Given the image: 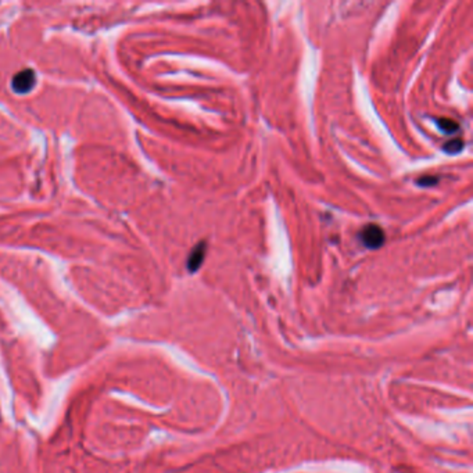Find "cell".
Returning a JSON list of instances; mask_svg holds the SVG:
<instances>
[{
    "label": "cell",
    "instance_id": "6",
    "mask_svg": "<svg viewBox=\"0 0 473 473\" xmlns=\"http://www.w3.org/2000/svg\"><path fill=\"white\" fill-rule=\"evenodd\" d=\"M437 182H439V179H437L436 176H423V178H421V179L418 181V185L428 188V186H433V185H436Z\"/></svg>",
    "mask_w": 473,
    "mask_h": 473
},
{
    "label": "cell",
    "instance_id": "1",
    "mask_svg": "<svg viewBox=\"0 0 473 473\" xmlns=\"http://www.w3.org/2000/svg\"><path fill=\"white\" fill-rule=\"evenodd\" d=\"M359 237H361L363 246L368 247V248H379V247H382V244L384 243V239H386L382 228L379 225H375V224H370V225H366L363 228L362 231L359 232Z\"/></svg>",
    "mask_w": 473,
    "mask_h": 473
},
{
    "label": "cell",
    "instance_id": "4",
    "mask_svg": "<svg viewBox=\"0 0 473 473\" xmlns=\"http://www.w3.org/2000/svg\"><path fill=\"white\" fill-rule=\"evenodd\" d=\"M437 123H439V128L447 135L455 133L457 130L460 129V125L455 121H453V119H450V118H440V119H437Z\"/></svg>",
    "mask_w": 473,
    "mask_h": 473
},
{
    "label": "cell",
    "instance_id": "2",
    "mask_svg": "<svg viewBox=\"0 0 473 473\" xmlns=\"http://www.w3.org/2000/svg\"><path fill=\"white\" fill-rule=\"evenodd\" d=\"M35 85V75L31 70H24L18 72L13 78V89L17 93H26L32 89Z\"/></svg>",
    "mask_w": 473,
    "mask_h": 473
},
{
    "label": "cell",
    "instance_id": "5",
    "mask_svg": "<svg viewBox=\"0 0 473 473\" xmlns=\"http://www.w3.org/2000/svg\"><path fill=\"white\" fill-rule=\"evenodd\" d=\"M462 147H464V142L461 139H453V140H450V142H447L443 146V150L446 153H448V154H457V153H460L462 150Z\"/></svg>",
    "mask_w": 473,
    "mask_h": 473
},
{
    "label": "cell",
    "instance_id": "3",
    "mask_svg": "<svg viewBox=\"0 0 473 473\" xmlns=\"http://www.w3.org/2000/svg\"><path fill=\"white\" fill-rule=\"evenodd\" d=\"M204 255H206V243L201 241L199 246L193 248V251L190 253V257L188 259V268L190 272H195L200 268Z\"/></svg>",
    "mask_w": 473,
    "mask_h": 473
}]
</instances>
